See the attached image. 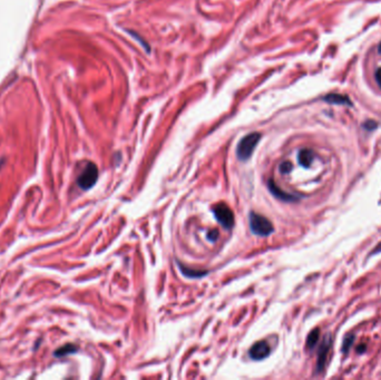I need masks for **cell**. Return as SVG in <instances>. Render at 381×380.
<instances>
[{"mask_svg": "<svg viewBox=\"0 0 381 380\" xmlns=\"http://www.w3.org/2000/svg\"><path fill=\"white\" fill-rule=\"evenodd\" d=\"M261 140V134L259 133H251V134L246 135L238 142L237 149H236V155L237 158L240 161H247L251 157L252 153L255 150L256 145L259 144Z\"/></svg>", "mask_w": 381, "mask_h": 380, "instance_id": "1", "label": "cell"}, {"mask_svg": "<svg viewBox=\"0 0 381 380\" xmlns=\"http://www.w3.org/2000/svg\"><path fill=\"white\" fill-rule=\"evenodd\" d=\"M250 220V228L255 235L259 236H268L271 233H273L274 228L273 224L263 215L255 212H251L249 215Z\"/></svg>", "mask_w": 381, "mask_h": 380, "instance_id": "2", "label": "cell"}, {"mask_svg": "<svg viewBox=\"0 0 381 380\" xmlns=\"http://www.w3.org/2000/svg\"><path fill=\"white\" fill-rule=\"evenodd\" d=\"M98 178V168L95 165L94 163H87L84 171L80 174V176L78 177L77 184L82 190H89L95 185V183L97 182Z\"/></svg>", "mask_w": 381, "mask_h": 380, "instance_id": "3", "label": "cell"}, {"mask_svg": "<svg viewBox=\"0 0 381 380\" xmlns=\"http://www.w3.org/2000/svg\"><path fill=\"white\" fill-rule=\"evenodd\" d=\"M213 213L215 219L218 220V222L221 224L223 228H228V230H231L234 227V214L227 204L219 203L218 205H215L213 209Z\"/></svg>", "mask_w": 381, "mask_h": 380, "instance_id": "4", "label": "cell"}, {"mask_svg": "<svg viewBox=\"0 0 381 380\" xmlns=\"http://www.w3.org/2000/svg\"><path fill=\"white\" fill-rule=\"evenodd\" d=\"M270 352H271V348L269 346V343L264 340H261V341L255 342L254 345L250 348L249 354L252 359L259 361L269 357Z\"/></svg>", "mask_w": 381, "mask_h": 380, "instance_id": "5", "label": "cell"}, {"mask_svg": "<svg viewBox=\"0 0 381 380\" xmlns=\"http://www.w3.org/2000/svg\"><path fill=\"white\" fill-rule=\"evenodd\" d=\"M330 348H331V337H330V335H327V337L323 339L322 343H321V347L319 349L318 364H316V373H321L323 370Z\"/></svg>", "mask_w": 381, "mask_h": 380, "instance_id": "6", "label": "cell"}, {"mask_svg": "<svg viewBox=\"0 0 381 380\" xmlns=\"http://www.w3.org/2000/svg\"><path fill=\"white\" fill-rule=\"evenodd\" d=\"M268 186H269V190H270L271 193H272L275 198H278L279 200L286 201V202H292V201L298 200L297 196L286 193V192L280 189V187L274 183L273 178H270V180L268 181Z\"/></svg>", "mask_w": 381, "mask_h": 380, "instance_id": "7", "label": "cell"}, {"mask_svg": "<svg viewBox=\"0 0 381 380\" xmlns=\"http://www.w3.org/2000/svg\"><path fill=\"white\" fill-rule=\"evenodd\" d=\"M323 100L330 104H336V105H348V106H352V103L350 98L346 95H341V94H329L325 95L323 97Z\"/></svg>", "mask_w": 381, "mask_h": 380, "instance_id": "8", "label": "cell"}, {"mask_svg": "<svg viewBox=\"0 0 381 380\" xmlns=\"http://www.w3.org/2000/svg\"><path fill=\"white\" fill-rule=\"evenodd\" d=\"M298 159H299L300 165L304 167H310V165L314 159V152L309 149L301 150L298 155Z\"/></svg>", "mask_w": 381, "mask_h": 380, "instance_id": "9", "label": "cell"}, {"mask_svg": "<svg viewBox=\"0 0 381 380\" xmlns=\"http://www.w3.org/2000/svg\"><path fill=\"white\" fill-rule=\"evenodd\" d=\"M78 350V348L74 345H66L62 348H59L56 351H55V356L56 357H64L71 354H74Z\"/></svg>", "mask_w": 381, "mask_h": 380, "instance_id": "10", "label": "cell"}, {"mask_svg": "<svg viewBox=\"0 0 381 380\" xmlns=\"http://www.w3.org/2000/svg\"><path fill=\"white\" fill-rule=\"evenodd\" d=\"M319 336H320V330L319 329H314L310 332V335L307 336L306 339V347L309 349H313L314 346L316 345V342L319 341Z\"/></svg>", "mask_w": 381, "mask_h": 380, "instance_id": "11", "label": "cell"}, {"mask_svg": "<svg viewBox=\"0 0 381 380\" xmlns=\"http://www.w3.org/2000/svg\"><path fill=\"white\" fill-rule=\"evenodd\" d=\"M180 267H181L182 273L184 274V276L190 277V278H200V277L205 276V274L208 273V271H201V270H192V269L183 267V265H180Z\"/></svg>", "mask_w": 381, "mask_h": 380, "instance_id": "12", "label": "cell"}, {"mask_svg": "<svg viewBox=\"0 0 381 380\" xmlns=\"http://www.w3.org/2000/svg\"><path fill=\"white\" fill-rule=\"evenodd\" d=\"M353 341H355V336H352V335H349L344 338L343 345H342V351L344 352V354H348L349 350H350L351 346H352Z\"/></svg>", "mask_w": 381, "mask_h": 380, "instance_id": "13", "label": "cell"}, {"mask_svg": "<svg viewBox=\"0 0 381 380\" xmlns=\"http://www.w3.org/2000/svg\"><path fill=\"white\" fill-rule=\"evenodd\" d=\"M291 169H292V164L289 161H286L280 164V172H281L282 174H288L289 172H291Z\"/></svg>", "mask_w": 381, "mask_h": 380, "instance_id": "14", "label": "cell"}, {"mask_svg": "<svg viewBox=\"0 0 381 380\" xmlns=\"http://www.w3.org/2000/svg\"><path fill=\"white\" fill-rule=\"evenodd\" d=\"M208 239L212 242H215L219 239V231L218 230H211L208 234Z\"/></svg>", "mask_w": 381, "mask_h": 380, "instance_id": "15", "label": "cell"}, {"mask_svg": "<svg viewBox=\"0 0 381 380\" xmlns=\"http://www.w3.org/2000/svg\"><path fill=\"white\" fill-rule=\"evenodd\" d=\"M364 127L367 131H374L375 128L377 127V123H376L375 121H367L364 124Z\"/></svg>", "mask_w": 381, "mask_h": 380, "instance_id": "16", "label": "cell"}, {"mask_svg": "<svg viewBox=\"0 0 381 380\" xmlns=\"http://www.w3.org/2000/svg\"><path fill=\"white\" fill-rule=\"evenodd\" d=\"M376 80H377V83L381 88V68H379L377 73H376Z\"/></svg>", "mask_w": 381, "mask_h": 380, "instance_id": "17", "label": "cell"}, {"mask_svg": "<svg viewBox=\"0 0 381 380\" xmlns=\"http://www.w3.org/2000/svg\"><path fill=\"white\" fill-rule=\"evenodd\" d=\"M378 52L381 54V43H380V45H379V47H378Z\"/></svg>", "mask_w": 381, "mask_h": 380, "instance_id": "18", "label": "cell"}]
</instances>
